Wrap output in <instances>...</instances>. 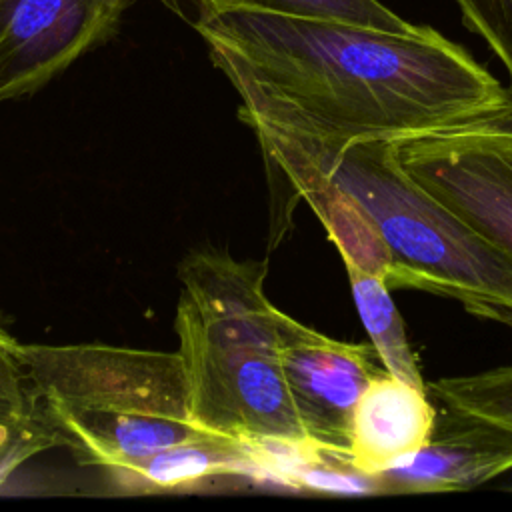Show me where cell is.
Wrapping results in <instances>:
<instances>
[{"mask_svg":"<svg viewBox=\"0 0 512 512\" xmlns=\"http://www.w3.org/2000/svg\"><path fill=\"white\" fill-rule=\"evenodd\" d=\"M240 98L258 142L338 152L358 140L404 138L482 114L506 88L432 26H374L256 10L194 24Z\"/></svg>","mask_w":512,"mask_h":512,"instance_id":"cell-1","label":"cell"},{"mask_svg":"<svg viewBox=\"0 0 512 512\" xmlns=\"http://www.w3.org/2000/svg\"><path fill=\"white\" fill-rule=\"evenodd\" d=\"M266 268L208 250L182 260L174 330L190 416L204 430L248 446L314 444L282 370V310L264 292Z\"/></svg>","mask_w":512,"mask_h":512,"instance_id":"cell-2","label":"cell"},{"mask_svg":"<svg viewBox=\"0 0 512 512\" xmlns=\"http://www.w3.org/2000/svg\"><path fill=\"white\" fill-rule=\"evenodd\" d=\"M268 164L302 162L336 182L368 214L386 246L388 288L452 298L470 314L512 328V256L414 180L394 138L310 152L262 140Z\"/></svg>","mask_w":512,"mask_h":512,"instance_id":"cell-3","label":"cell"},{"mask_svg":"<svg viewBox=\"0 0 512 512\" xmlns=\"http://www.w3.org/2000/svg\"><path fill=\"white\" fill-rule=\"evenodd\" d=\"M62 446L122 484L154 456L216 436L190 416L178 352L110 344H22Z\"/></svg>","mask_w":512,"mask_h":512,"instance_id":"cell-4","label":"cell"},{"mask_svg":"<svg viewBox=\"0 0 512 512\" xmlns=\"http://www.w3.org/2000/svg\"><path fill=\"white\" fill-rule=\"evenodd\" d=\"M406 172L512 256V144L480 136L394 138Z\"/></svg>","mask_w":512,"mask_h":512,"instance_id":"cell-5","label":"cell"},{"mask_svg":"<svg viewBox=\"0 0 512 512\" xmlns=\"http://www.w3.org/2000/svg\"><path fill=\"white\" fill-rule=\"evenodd\" d=\"M136 0H12L0 34V102L28 96L106 44Z\"/></svg>","mask_w":512,"mask_h":512,"instance_id":"cell-6","label":"cell"},{"mask_svg":"<svg viewBox=\"0 0 512 512\" xmlns=\"http://www.w3.org/2000/svg\"><path fill=\"white\" fill-rule=\"evenodd\" d=\"M280 360L310 442L346 456L354 408L370 380L386 372L374 346L334 340L282 312Z\"/></svg>","mask_w":512,"mask_h":512,"instance_id":"cell-7","label":"cell"},{"mask_svg":"<svg viewBox=\"0 0 512 512\" xmlns=\"http://www.w3.org/2000/svg\"><path fill=\"white\" fill-rule=\"evenodd\" d=\"M440 404L432 434L416 456L402 466L368 474L372 494L468 490L512 470V430Z\"/></svg>","mask_w":512,"mask_h":512,"instance_id":"cell-8","label":"cell"},{"mask_svg":"<svg viewBox=\"0 0 512 512\" xmlns=\"http://www.w3.org/2000/svg\"><path fill=\"white\" fill-rule=\"evenodd\" d=\"M434 422L436 406L428 390L382 372L354 408L346 460L362 474L402 466L428 442Z\"/></svg>","mask_w":512,"mask_h":512,"instance_id":"cell-9","label":"cell"},{"mask_svg":"<svg viewBox=\"0 0 512 512\" xmlns=\"http://www.w3.org/2000/svg\"><path fill=\"white\" fill-rule=\"evenodd\" d=\"M54 446L62 442L44 410L24 348L0 328V484Z\"/></svg>","mask_w":512,"mask_h":512,"instance_id":"cell-10","label":"cell"},{"mask_svg":"<svg viewBox=\"0 0 512 512\" xmlns=\"http://www.w3.org/2000/svg\"><path fill=\"white\" fill-rule=\"evenodd\" d=\"M344 266L358 316L386 372L422 390H428L422 378L418 356L408 342L402 316L390 296L388 284L380 276L364 272L352 264Z\"/></svg>","mask_w":512,"mask_h":512,"instance_id":"cell-11","label":"cell"},{"mask_svg":"<svg viewBox=\"0 0 512 512\" xmlns=\"http://www.w3.org/2000/svg\"><path fill=\"white\" fill-rule=\"evenodd\" d=\"M194 4L200 10V18L224 10H256L302 18L340 20L390 32H410L416 28V24L400 18L378 0H194Z\"/></svg>","mask_w":512,"mask_h":512,"instance_id":"cell-12","label":"cell"},{"mask_svg":"<svg viewBox=\"0 0 512 512\" xmlns=\"http://www.w3.org/2000/svg\"><path fill=\"white\" fill-rule=\"evenodd\" d=\"M428 392L444 404L512 430V366L440 378Z\"/></svg>","mask_w":512,"mask_h":512,"instance_id":"cell-13","label":"cell"},{"mask_svg":"<svg viewBox=\"0 0 512 512\" xmlns=\"http://www.w3.org/2000/svg\"><path fill=\"white\" fill-rule=\"evenodd\" d=\"M464 26L478 34L500 58L512 90V0H454Z\"/></svg>","mask_w":512,"mask_h":512,"instance_id":"cell-14","label":"cell"},{"mask_svg":"<svg viewBox=\"0 0 512 512\" xmlns=\"http://www.w3.org/2000/svg\"><path fill=\"white\" fill-rule=\"evenodd\" d=\"M430 134L480 136V138H492V140H502L512 144V90L506 88V98L502 104Z\"/></svg>","mask_w":512,"mask_h":512,"instance_id":"cell-15","label":"cell"},{"mask_svg":"<svg viewBox=\"0 0 512 512\" xmlns=\"http://www.w3.org/2000/svg\"><path fill=\"white\" fill-rule=\"evenodd\" d=\"M164 8H168L170 12H174L180 18H186L192 26L194 22L200 18V10L194 4V0H158Z\"/></svg>","mask_w":512,"mask_h":512,"instance_id":"cell-16","label":"cell"},{"mask_svg":"<svg viewBox=\"0 0 512 512\" xmlns=\"http://www.w3.org/2000/svg\"><path fill=\"white\" fill-rule=\"evenodd\" d=\"M10 2H12V0H0V34H2V28H4V18H6V12H8Z\"/></svg>","mask_w":512,"mask_h":512,"instance_id":"cell-17","label":"cell"}]
</instances>
